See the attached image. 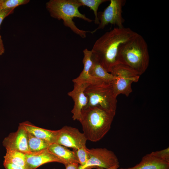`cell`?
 Wrapping results in <instances>:
<instances>
[{"label":"cell","instance_id":"1","mask_svg":"<svg viewBox=\"0 0 169 169\" xmlns=\"http://www.w3.org/2000/svg\"><path fill=\"white\" fill-rule=\"evenodd\" d=\"M137 33L128 28H115L98 39L91 51L103 67L110 73L112 68L119 63L118 54L121 45Z\"/></svg>","mask_w":169,"mask_h":169},{"label":"cell","instance_id":"2","mask_svg":"<svg viewBox=\"0 0 169 169\" xmlns=\"http://www.w3.org/2000/svg\"><path fill=\"white\" fill-rule=\"evenodd\" d=\"M115 113L98 106L84 108L79 122L87 140L96 142L102 139L109 131Z\"/></svg>","mask_w":169,"mask_h":169},{"label":"cell","instance_id":"3","mask_svg":"<svg viewBox=\"0 0 169 169\" xmlns=\"http://www.w3.org/2000/svg\"><path fill=\"white\" fill-rule=\"evenodd\" d=\"M118 60L119 63L128 67L140 75L143 74L148 67L150 60L148 46L143 37L137 33L121 45Z\"/></svg>","mask_w":169,"mask_h":169},{"label":"cell","instance_id":"4","mask_svg":"<svg viewBox=\"0 0 169 169\" xmlns=\"http://www.w3.org/2000/svg\"><path fill=\"white\" fill-rule=\"evenodd\" d=\"M51 16L59 20H62L64 25L82 38H86L90 31L81 30L77 27L73 19L74 18L90 23L92 20L80 13L79 8L82 5L79 0H50L46 4Z\"/></svg>","mask_w":169,"mask_h":169},{"label":"cell","instance_id":"5","mask_svg":"<svg viewBox=\"0 0 169 169\" xmlns=\"http://www.w3.org/2000/svg\"><path fill=\"white\" fill-rule=\"evenodd\" d=\"M84 93L88 99L86 107L98 106L106 110H116L117 97L111 81L98 79L87 87Z\"/></svg>","mask_w":169,"mask_h":169},{"label":"cell","instance_id":"6","mask_svg":"<svg viewBox=\"0 0 169 169\" xmlns=\"http://www.w3.org/2000/svg\"><path fill=\"white\" fill-rule=\"evenodd\" d=\"M110 73L114 77L111 83L117 97L120 94L128 97L132 91V84L137 82L140 76L131 69L121 63L115 65Z\"/></svg>","mask_w":169,"mask_h":169},{"label":"cell","instance_id":"7","mask_svg":"<svg viewBox=\"0 0 169 169\" xmlns=\"http://www.w3.org/2000/svg\"><path fill=\"white\" fill-rule=\"evenodd\" d=\"M109 5L102 12L98 13L100 23L94 30L90 31L93 34L97 30L103 29L109 24L119 28L124 27L125 20L122 16V8L125 5V0H110Z\"/></svg>","mask_w":169,"mask_h":169},{"label":"cell","instance_id":"8","mask_svg":"<svg viewBox=\"0 0 169 169\" xmlns=\"http://www.w3.org/2000/svg\"><path fill=\"white\" fill-rule=\"evenodd\" d=\"M89 158L83 166L79 169L93 168L97 167L106 169L119 164L118 159L115 153L106 148L89 149Z\"/></svg>","mask_w":169,"mask_h":169},{"label":"cell","instance_id":"9","mask_svg":"<svg viewBox=\"0 0 169 169\" xmlns=\"http://www.w3.org/2000/svg\"><path fill=\"white\" fill-rule=\"evenodd\" d=\"M58 131L55 143L73 149L86 146L87 140L77 128L66 125Z\"/></svg>","mask_w":169,"mask_h":169},{"label":"cell","instance_id":"10","mask_svg":"<svg viewBox=\"0 0 169 169\" xmlns=\"http://www.w3.org/2000/svg\"><path fill=\"white\" fill-rule=\"evenodd\" d=\"M74 84L73 90L69 92L68 95L72 99L74 102L73 108L71 111L73 114L72 118L74 120L79 121L82 110L87 106L88 103V99L85 94L84 91L90 84Z\"/></svg>","mask_w":169,"mask_h":169},{"label":"cell","instance_id":"11","mask_svg":"<svg viewBox=\"0 0 169 169\" xmlns=\"http://www.w3.org/2000/svg\"><path fill=\"white\" fill-rule=\"evenodd\" d=\"M3 144L6 150L18 151L24 153H29L27 132L20 125L16 131L11 133L4 139Z\"/></svg>","mask_w":169,"mask_h":169},{"label":"cell","instance_id":"12","mask_svg":"<svg viewBox=\"0 0 169 169\" xmlns=\"http://www.w3.org/2000/svg\"><path fill=\"white\" fill-rule=\"evenodd\" d=\"M25 169H36L45 163L57 162L62 164L61 161L48 149L41 151L25 154Z\"/></svg>","mask_w":169,"mask_h":169},{"label":"cell","instance_id":"13","mask_svg":"<svg viewBox=\"0 0 169 169\" xmlns=\"http://www.w3.org/2000/svg\"><path fill=\"white\" fill-rule=\"evenodd\" d=\"M27 132L35 136L44 140L50 144L55 143L58 133L57 130H51L41 128L34 125L28 121L19 123Z\"/></svg>","mask_w":169,"mask_h":169},{"label":"cell","instance_id":"14","mask_svg":"<svg viewBox=\"0 0 169 169\" xmlns=\"http://www.w3.org/2000/svg\"><path fill=\"white\" fill-rule=\"evenodd\" d=\"M83 53L84 57L82 62L84 65L83 69L79 75L73 79L72 81L74 83L78 84H91L99 79L92 78L90 74V69L92 64V52L91 50L85 49L83 51Z\"/></svg>","mask_w":169,"mask_h":169},{"label":"cell","instance_id":"15","mask_svg":"<svg viewBox=\"0 0 169 169\" xmlns=\"http://www.w3.org/2000/svg\"><path fill=\"white\" fill-rule=\"evenodd\" d=\"M120 169H169V162L148 154L144 156L141 161L135 166Z\"/></svg>","mask_w":169,"mask_h":169},{"label":"cell","instance_id":"16","mask_svg":"<svg viewBox=\"0 0 169 169\" xmlns=\"http://www.w3.org/2000/svg\"><path fill=\"white\" fill-rule=\"evenodd\" d=\"M48 149L60 159L64 165L73 163H79L73 151L66 147L54 143L51 144Z\"/></svg>","mask_w":169,"mask_h":169},{"label":"cell","instance_id":"17","mask_svg":"<svg viewBox=\"0 0 169 169\" xmlns=\"http://www.w3.org/2000/svg\"><path fill=\"white\" fill-rule=\"evenodd\" d=\"M92 64L90 71V74L92 78L111 82L114 76L108 72L102 65L96 56L92 53Z\"/></svg>","mask_w":169,"mask_h":169},{"label":"cell","instance_id":"18","mask_svg":"<svg viewBox=\"0 0 169 169\" xmlns=\"http://www.w3.org/2000/svg\"><path fill=\"white\" fill-rule=\"evenodd\" d=\"M27 132L29 153L35 152L47 149L51 144L46 141L38 138L29 132Z\"/></svg>","mask_w":169,"mask_h":169},{"label":"cell","instance_id":"19","mask_svg":"<svg viewBox=\"0 0 169 169\" xmlns=\"http://www.w3.org/2000/svg\"><path fill=\"white\" fill-rule=\"evenodd\" d=\"M6 150L3 162L13 163L25 168L26 153L17 151Z\"/></svg>","mask_w":169,"mask_h":169},{"label":"cell","instance_id":"20","mask_svg":"<svg viewBox=\"0 0 169 169\" xmlns=\"http://www.w3.org/2000/svg\"><path fill=\"white\" fill-rule=\"evenodd\" d=\"M82 6H86L92 10L95 16L94 23L99 24L100 21L98 16V10L99 6L107 0H79Z\"/></svg>","mask_w":169,"mask_h":169},{"label":"cell","instance_id":"21","mask_svg":"<svg viewBox=\"0 0 169 169\" xmlns=\"http://www.w3.org/2000/svg\"><path fill=\"white\" fill-rule=\"evenodd\" d=\"M74 152L78 161L79 166L84 165L89 158V149L84 146L77 149H73Z\"/></svg>","mask_w":169,"mask_h":169},{"label":"cell","instance_id":"22","mask_svg":"<svg viewBox=\"0 0 169 169\" xmlns=\"http://www.w3.org/2000/svg\"><path fill=\"white\" fill-rule=\"evenodd\" d=\"M29 2V0H1L0 10L14 9L20 5L27 4Z\"/></svg>","mask_w":169,"mask_h":169},{"label":"cell","instance_id":"23","mask_svg":"<svg viewBox=\"0 0 169 169\" xmlns=\"http://www.w3.org/2000/svg\"><path fill=\"white\" fill-rule=\"evenodd\" d=\"M149 154L159 159L169 162V147L161 150L152 152Z\"/></svg>","mask_w":169,"mask_h":169},{"label":"cell","instance_id":"24","mask_svg":"<svg viewBox=\"0 0 169 169\" xmlns=\"http://www.w3.org/2000/svg\"><path fill=\"white\" fill-rule=\"evenodd\" d=\"M14 9L0 10V27L4 19L13 12Z\"/></svg>","mask_w":169,"mask_h":169},{"label":"cell","instance_id":"25","mask_svg":"<svg viewBox=\"0 0 169 169\" xmlns=\"http://www.w3.org/2000/svg\"><path fill=\"white\" fill-rule=\"evenodd\" d=\"M5 169H25V168L13 163L3 162Z\"/></svg>","mask_w":169,"mask_h":169},{"label":"cell","instance_id":"26","mask_svg":"<svg viewBox=\"0 0 169 169\" xmlns=\"http://www.w3.org/2000/svg\"><path fill=\"white\" fill-rule=\"evenodd\" d=\"M65 166V169H79V165L78 163H73L66 164Z\"/></svg>","mask_w":169,"mask_h":169},{"label":"cell","instance_id":"27","mask_svg":"<svg viewBox=\"0 0 169 169\" xmlns=\"http://www.w3.org/2000/svg\"><path fill=\"white\" fill-rule=\"evenodd\" d=\"M5 49L2 38V37L0 34V56L3 54L4 52Z\"/></svg>","mask_w":169,"mask_h":169},{"label":"cell","instance_id":"28","mask_svg":"<svg viewBox=\"0 0 169 169\" xmlns=\"http://www.w3.org/2000/svg\"><path fill=\"white\" fill-rule=\"evenodd\" d=\"M120 166L119 164H117L116 165H115V166H114L112 167H110L109 168H101V167H96V169H117Z\"/></svg>","mask_w":169,"mask_h":169},{"label":"cell","instance_id":"29","mask_svg":"<svg viewBox=\"0 0 169 169\" xmlns=\"http://www.w3.org/2000/svg\"><path fill=\"white\" fill-rule=\"evenodd\" d=\"M85 169H93V168H86Z\"/></svg>","mask_w":169,"mask_h":169},{"label":"cell","instance_id":"30","mask_svg":"<svg viewBox=\"0 0 169 169\" xmlns=\"http://www.w3.org/2000/svg\"><path fill=\"white\" fill-rule=\"evenodd\" d=\"M1 0H0V2H1Z\"/></svg>","mask_w":169,"mask_h":169}]
</instances>
